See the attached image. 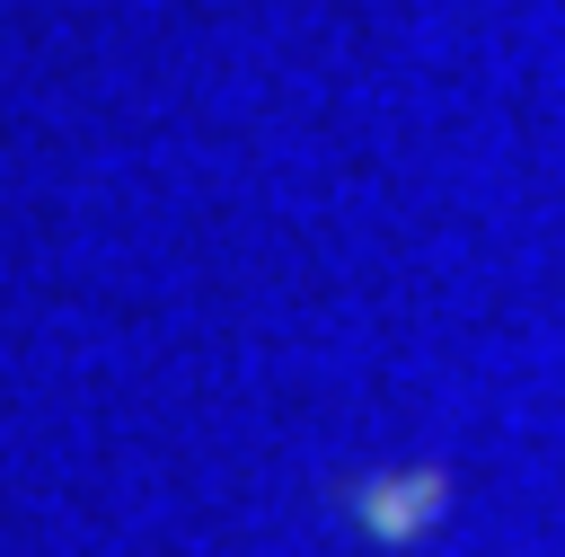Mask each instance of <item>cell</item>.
Wrapping results in <instances>:
<instances>
[{"mask_svg":"<svg viewBox=\"0 0 565 557\" xmlns=\"http://www.w3.org/2000/svg\"><path fill=\"white\" fill-rule=\"evenodd\" d=\"M415 504H424V486H406V495H397V486H380V495H371V530H406V522H415Z\"/></svg>","mask_w":565,"mask_h":557,"instance_id":"6da1fadb","label":"cell"}]
</instances>
